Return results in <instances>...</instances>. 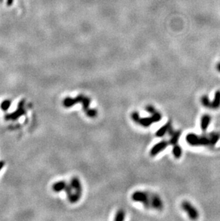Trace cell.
I'll return each mask as SVG.
<instances>
[{
	"label": "cell",
	"instance_id": "obj_1",
	"mask_svg": "<svg viewBox=\"0 0 220 221\" xmlns=\"http://www.w3.org/2000/svg\"><path fill=\"white\" fill-rule=\"evenodd\" d=\"M91 100L89 97L84 96V95H79L78 96L72 98V97H66L62 101V105L64 107H71L75 104H82V108L87 116L89 117H95L97 115V111L95 109H91L89 107Z\"/></svg>",
	"mask_w": 220,
	"mask_h": 221
},
{
	"label": "cell",
	"instance_id": "obj_2",
	"mask_svg": "<svg viewBox=\"0 0 220 221\" xmlns=\"http://www.w3.org/2000/svg\"><path fill=\"white\" fill-rule=\"evenodd\" d=\"M131 118L134 122L141 125L142 127H147L154 122H158L162 120V115L159 111L151 115V116L147 117H141L137 112H133L131 115Z\"/></svg>",
	"mask_w": 220,
	"mask_h": 221
},
{
	"label": "cell",
	"instance_id": "obj_3",
	"mask_svg": "<svg viewBox=\"0 0 220 221\" xmlns=\"http://www.w3.org/2000/svg\"><path fill=\"white\" fill-rule=\"evenodd\" d=\"M186 141L189 145L194 147L209 146V140L207 135H197L195 133H188L186 136Z\"/></svg>",
	"mask_w": 220,
	"mask_h": 221
},
{
	"label": "cell",
	"instance_id": "obj_4",
	"mask_svg": "<svg viewBox=\"0 0 220 221\" xmlns=\"http://www.w3.org/2000/svg\"><path fill=\"white\" fill-rule=\"evenodd\" d=\"M132 200L139 202L146 208H152V193L144 191H135L132 193Z\"/></svg>",
	"mask_w": 220,
	"mask_h": 221
},
{
	"label": "cell",
	"instance_id": "obj_5",
	"mask_svg": "<svg viewBox=\"0 0 220 221\" xmlns=\"http://www.w3.org/2000/svg\"><path fill=\"white\" fill-rule=\"evenodd\" d=\"M181 207L182 210L187 213L189 218L191 220H197L199 218V212L191 203L188 201H183L182 203Z\"/></svg>",
	"mask_w": 220,
	"mask_h": 221
},
{
	"label": "cell",
	"instance_id": "obj_6",
	"mask_svg": "<svg viewBox=\"0 0 220 221\" xmlns=\"http://www.w3.org/2000/svg\"><path fill=\"white\" fill-rule=\"evenodd\" d=\"M169 145V141H167V140H162V141L157 143V144L154 145V146L152 147V149L150 150V155L152 157L156 156L159 152H161L162 151H163L164 150L166 149Z\"/></svg>",
	"mask_w": 220,
	"mask_h": 221
},
{
	"label": "cell",
	"instance_id": "obj_7",
	"mask_svg": "<svg viewBox=\"0 0 220 221\" xmlns=\"http://www.w3.org/2000/svg\"><path fill=\"white\" fill-rule=\"evenodd\" d=\"M168 134L169 135L170 138L169 140V145H171L173 146V145L178 144L179 140L180 137H181L182 132L180 130H174L173 129V127H172L171 129L169 130Z\"/></svg>",
	"mask_w": 220,
	"mask_h": 221
},
{
	"label": "cell",
	"instance_id": "obj_8",
	"mask_svg": "<svg viewBox=\"0 0 220 221\" xmlns=\"http://www.w3.org/2000/svg\"><path fill=\"white\" fill-rule=\"evenodd\" d=\"M163 202L159 195L155 193H152V208L157 210H162L163 209Z\"/></svg>",
	"mask_w": 220,
	"mask_h": 221
},
{
	"label": "cell",
	"instance_id": "obj_9",
	"mask_svg": "<svg viewBox=\"0 0 220 221\" xmlns=\"http://www.w3.org/2000/svg\"><path fill=\"white\" fill-rule=\"evenodd\" d=\"M24 101H22L21 102H19V104L18 105V108L15 111L14 113H12V114L8 115L7 116H6V119H12V120H17V118L21 117L22 115H23L25 114V110L24 109Z\"/></svg>",
	"mask_w": 220,
	"mask_h": 221
},
{
	"label": "cell",
	"instance_id": "obj_10",
	"mask_svg": "<svg viewBox=\"0 0 220 221\" xmlns=\"http://www.w3.org/2000/svg\"><path fill=\"white\" fill-rule=\"evenodd\" d=\"M70 185H71L72 188H73L74 192L79 195L82 194V187L81 182H80L79 179L77 177H74L72 178L71 181H70Z\"/></svg>",
	"mask_w": 220,
	"mask_h": 221
},
{
	"label": "cell",
	"instance_id": "obj_11",
	"mask_svg": "<svg viewBox=\"0 0 220 221\" xmlns=\"http://www.w3.org/2000/svg\"><path fill=\"white\" fill-rule=\"evenodd\" d=\"M212 117L209 115H202L201 117V120H200V127L202 131L205 132L208 129V127L211 122Z\"/></svg>",
	"mask_w": 220,
	"mask_h": 221
},
{
	"label": "cell",
	"instance_id": "obj_12",
	"mask_svg": "<svg viewBox=\"0 0 220 221\" xmlns=\"http://www.w3.org/2000/svg\"><path fill=\"white\" fill-rule=\"evenodd\" d=\"M172 127V122H170V121L167 122L166 124H165L164 125H163V126H162V127H160L159 129L157 130V131L156 132V133H155V135H156V136L158 137H163V136H164L165 135L167 134V133H168L169 130L171 129Z\"/></svg>",
	"mask_w": 220,
	"mask_h": 221
},
{
	"label": "cell",
	"instance_id": "obj_13",
	"mask_svg": "<svg viewBox=\"0 0 220 221\" xmlns=\"http://www.w3.org/2000/svg\"><path fill=\"white\" fill-rule=\"evenodd\" d=\"M209 140V147H214L220 139V134L218 132H210L208 134Z\"/></svg>",
	"mask_w": 220,
	"mask_h": 221
},
{
	"label": "cell",
	"instance_id": "obj_14",
	"mask_svg": "<svg viewBox=\"0 0 220 221\" xmlns=\"http://www.w3.org/2000/svg\"><path fill=\"white\" fill-rule=\"evenodd\" d=\"M220 107V90L215 92L214 99L212 101V109L217 110Z\"/></svg>",
	"mask_w": 220,
	"mask_h": 221
},
{
	"label": "cell",
	"instance_id": "obj_15",
	"mask_svg": "<svg viewBox=\"0 0 220 221\" xmlns=\"http://www.w3.org/2000/svg\"><path fill=\"white\" fill-rule=\"evenodd\" d=\"M67 185V183L65 181H59L55 182L54 184L52 185V190H54V192L58 193L61 191H64L65 188H66Z\"/></svg>",
	"mask_w": 220,
	"mask_h": 221
},
{
	"label": "cell",
	"instance_id": "obj_16",
	"mask_svg": "<svg viewBox=\"0 0 220 221\" xmlns=\"http://www.w3.org/2000/svg\"><path fill=\"white\" fill-rule=\"evenodd\" d=\"M200 100H201L202 105L205 108L212 109V101L209 100V97L207 95H204L203 96H202Z\"/></svg>",
	"mask_w": 220,
	"mask_h": 221
},
{
	"label": "cell",
	"instance_id": "obj_17",
	"mask_svg": "<svg viewBox=\"0 0 220 221\" xmlns=\"http://www.w3.org/2000/svg\"><path fill=\"white\" fill-rule=\"evenodd\" d=\"M172 154H173L174 157L177 158V159L182 156V150L179 144L173 145V147H172Z\"/></svg>",
	"mask_w": 220,
	"mask_h": 221
},
{
	"label": "cell",
	"instance_id": "obj_18",
	"mask_svg": "<svg viewBox=\"0 0 220 221\" xmlns=\"http://www.w3.org/2000/svg\"><path fill=\"white\" fill-rule=\"evenodd\" d=\"M124 218H125V212L123 210L121 209L117 212L116 215H115L114 220L122 221L124 220Z\"/></svg>",
	"mask_w": 220,
	"mask_h": 221
},
{
	"label": "cell",
	"instance_id": "obj_19",
	"mask_svg": "<svg viewBox=\"0 0 220 221\" xmlns=\"http://www.w3.org/2000/svg\"><path fill=\"white\" fill-rule=\"evenodd\" d=\"M10 105H11V102L10 100H4V101L1 104V108L6 111L9 109V107H10Z\"/></svg>",
	"mask_w": 220,
	"mask_h": 221
},
{
	"label": "cell",
	"instance_id": "obj_20",
	"mask_svg": "<svg viewBox=\"0 0 220 221\" xmlns=\"http://www.w3.org/2000/svg\"><path fill=\"white\" fill-rule=\"evenodd\" d=\"M145 110L148 112L149 114H154V113L157 112V110L154 108V107L152 106V105H147L146 107H145Z\"/></svg>",
	"mask_w": 220,
	"mask_h": 221
},
{
	"label": "cell",
	"instance_id": "obj_21",
	"mask_svg": "<svg viewBox=\"0 0 220 221\" xmlns=\"http://www.w3.org/2000/svg\"><path fill=\"white\" fill-rule=\"evenodd\" d=\"M13 2H14V0H7V6H12V4H13Z\"/></svg>",
	"mask_w": 220,
	"mask_h": 221
},
{
	"label": "cell",
	"instance_id": "obj_22",
	"mask_svg": "<svg viewBox=\"0 0 220 221\" xmlns=\"http://www.w3.org/2000/svg\"><path fill=\"white\" fill-rule=\"evenodd\" d=\"M217 71L220 72V62H218V63H217Z\"/></svg>",
	"mask_w": 220,
	"mask_h": 221
},
{
	"label": "cell",
	"instance_id": "obj_23",
	"mask_svg": "<svg viewBox=\"0 0 220 221\" xmlns=\"http://www.w3.org/2000/svg\"><path fill=\"white\" fill-rule=\"evenodd\" d=\"M4 162H0V170H1L2 168L3 167V166H4Z\"/></svg>",
	"mask_w": 220,
	"mask_h": 221
},
{
	"label": "cell",
	"instance_id": "obj_24",
	"mask_svg": "<svg viewBox=\"0 0 220 221\" xmlns=\"http://www.w3.org/2000/svg\"><path fill=\"white\" fill-rule=\"evenodd\" d=\"M2 1H3V0H0V2H2Z\"/></svg>",
	"mask_w": 220,
	"mask_h": 221
}]
</instances>
